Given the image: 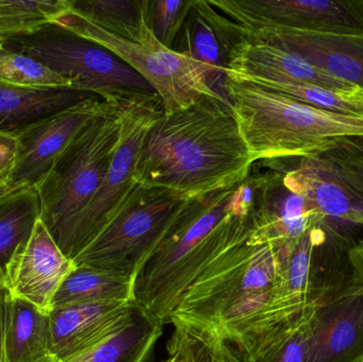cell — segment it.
<instances>
[{
  "label": "cell",
  "instance_id": "cell-1",
  "mask_svg": "<svg viewBox=\"0 0 363 362\" xmlns=\"http://www.w3.org/2000/svg\"><path fill=\"white\" fill-rule=\"evenodd\" d=\"M253 164L230 103L203 97L155 121L135 178L143 188L194 200L240 184Z\"/></svg>",
  "mask_w": 363,
  "mask_h": 362
},
{
  "label": "cell",
  "instance_id": "cell-2",
  "mask_svg": "<svg viewBox=\"0 0 363 362\" xmlns=\"http://www.w3.org/2000/svg\"><path fill=\"white\" fill-rule=\"evenodd\" d=\"M237 186L187 200L136 274L134 303L161 327L172 324L184 293L209 264L247 242L251 216L233 205Z\"/></svg>",
  "mask_w": 363,
  "mask_h": 362
},
{
  "label": "cell",
  "instance_id": "cell-3",
  "mask_svg": "<svg viewBox=\"0 0 363 362\" xmlns=\"http://www.w3.org/2000/svg\"><path fill=\"white\" fill-rule=\"evenodd\" d=\"M224 97L252 161L311 157L363 135V117L320 110L224 74Z\"/></svg>",
  "mask_w": 363,
  "mask_h": 362
},
{
  "label": "cell",
  "instance_id": "cell-4",
  "mask_svg": "<svg viewBox=\"0 0 363 362\" xmlns=\"http://www.w3.org/2000/svg\"><path fill=\"white\" fill-rule=\"evenodd\" d=\"M279 276L277 244L242 242L201 272L184 293L172 324L185 323L225 337L267 310Z\"/></svg>",
  "mask_w": 363,
  "mask_h": 362
},
{
  "label": "cell",
  "instance_id": "cell-5",
  "mask_svg": "<svg viewBox=\"0 0 363 362\" xmlns=\"http://www.w3.org/2000/svg\"><path fill=\"white\" fill-rule=\"evenodd\" d=\"M121 127L119 106H111L72 140L36 187L40 219L60 250L108 174Z\"/></svg>",
  "mask_w": 363,
  "mask_h": 362
},
{
  "label": "cell",
  "instance_id": "cell-6",
  "mask_svg": "<svg viewBox=\"0 0 363 362\" xmlns=\"http://www.w3.org/2000/svg\"><path fill=\"white\" fill-rule=\"evenodd\" d=\"M2 42L72 81L77 91L93 94L112 106L159 97L140 74L114 53L57 23Z\"/></svg>",
  "mask_w": 363,
  "mask_h": 362
},
{
  "label": "cell",
  "instance_id": "cell-7",
  "mask_svg": "<svg viewBox=\"0 0 363 362\" xmlns=\"http://www.w3.org/2000/svg\"><path fill=\"white\" fill-rule=\"evenodd\" d=\"M53 23L104 47L131 66L155 89L165 115L185 110L203 97L226 100L211 87L213 74L206 66L164 46L151 29L140 42H131L108 33L72 9Z\"/></svg>",
  "mask_w": 363,
  "mask_h": 362
},
{
  "label": "cell",
  "instance_id": "cell-8",
  "mask_svg": "<svg viewBox=\"0 0 363 362\" xmlns=\"http://www.w3.org/2000/svg\"><path fill=\"white\" fill-rule=\"evenodd\" d=\"M187 200L138 186L101 233L72 261L134 281Z\"/></svg>",
  "mask_w": 363,
  "mask_h": 362
},
{
  "label": "cell",
  "instance_id": "cell-9",
  "mask_svg": "<svg viewBox=\"0 0 363 362\" xmlns=\"http://www.w3.org/2000/svg\"><path fill=\"white\" fill-rule=\"evenodd\" d=\"M119 111L121 135L108 174L61 248L72 261L101 233L140 186L135 171L140 150L147 134L164 114L160 97L127 100L119 104Z\"/></svg>",
  "mask_w": 363,
  "mask_h": 362
},
{
  "label": "cell",
  "instance_id": "cell-10",
  "mask_svg": "<svg viewBox=\"0 0 363 362\" xmlns=\"http://www.w3.org/2000/svg\"><path fill=\"white\" fill-rule=\"evenodd\" d=\"M202 15L218 40L268 43L363 93V35L313 33L270 25H239L206 6Z\"/></svg>",
  "mask_w": 363,
  "mask_h": 362
},
{
  "label": "cell",
  "instance_id": "cell-11",
  "mask_svg": "<svg viewBox=\"0 0 363 362\" xmlns=\"http://www.w3.org/2000/svg\"><path fill=\"white\" fill-rule=\"evenodd\" d=\"M208 4L239 25L363 35V0H208Z\"/></svg>",
  "mask_w": 363,
  "mask_h": 362
},
{
  "label": "cell",
  "instance_id": "cell-12",
  "mask_svg": "<svg viewBox=\"0 0 363 362\" xmlns=\"http://www.w3.org/2000/svg\"><path fill=\"white\" fill-rule=\"evenodd\" d=\"M111 106L94 96L17 131L16 159L10 185L36 188L72 140Z\"/></svg>",
  "mask_w": 363,
  "mask_h": 362
},
{
  "label": "cell",
  "instance_id": "cell-13",
  "mask_svg": "<svg viewBox=\"0 0 363 362\" xmlns=\"http://www.w3.org/2000/svg\"><path fill=\"white\" fill-rule=\"evenodd\" d=\"M306 362H363V280L359 276L313 310Z\"/></svg>",
  "mask_w": 363,
  "mask_h": 362
},
{
  "label": "cell",
  "instance_id": "cell-14",
  "mask_svg": "<svg viewBox=\"0 0 363 362\" xmlns=\"http://www.w3.org/2000/svg\"><path fill=\"white\" fill-rule=\"evenodd\" d=\"M74 268L38 219L9 264L4 288L10 297L49 314L55 293Z\"/></svg>",
  "mask_w": 363,
  "mask_h": 362
},
{
  "label": "cell",
  "instance_id": "cell-15",
  "mask_svg": "<svg viewBox=\"0 0 363 362\" xmlns=\"http://www.w3.org/2000/svg\"><path fill=\"white\" fill-rule=\"evenodd\" d=\"M323 220L303 196L285 184L283 174H267L257 176L247 242L253 246L287 244Z\"/></svg>",
  "mask_w": 363,
  "mask_h": 362
},
{
  "label": "cell",
  "instance_id": "cell-16",
  "mask_svg": "<svg viewBox=\"0 0 363 362\" xmlns=\"http://www.w3.org/2000/svg\"><path fill=\"white\" fill-rule=\"evenodd\" d=\"M284 182L303 196L326 220L363 227V195L323 154L296 157Z\"/></svg>",
  "mask_w": 363,
  "mask_h": 362
},
{
  "label": "cell",
  "instance_id": "cell-17",
  "mask_svg": "<svg viewBox=\"0 0 363 362\" xmlns=\"http://www.w3.org/2000/svg\"><path fill=\"white\" fill-rule=\"evenodd\" d=\"M219 44L225 70L239 76L294 81L341 95L358 91L351 85L307 63L302 57L274 45L230 38L219 40Z\"/></svg>",
  "mask_w": 363,
  "mask_h": 362
},
{
  "label": "cell",
  "instance_id": "cell-18",
  "mask_svg": "<svg viewBox=\"0 0 363 362\" xmlns=\"http://www.w3.org/2000/svg\"><path fill=\"white\" fill-rule=\"evenodd\" d=\"M133 304L134 301L83 304L51 310L49 321L53 357L67 362L91 350L118 327Z\"/></svg>",
  "mask_w": 363,
  "mask_h": 362
},
{
  "label": "cell",
  "instance_id": "cell-19",
  "mask_svg": "<svg viewBox=\"0 0 363 362\" xmlns=\"http://www.w3.org/2000/svg\"><path fill=\"white\" fill-rule=\"evenodd\" d=\"M4 349L6 362H48L51 350L49 314L23 300L6 298Z\"/></svg>",
  "mask_w": 363,
  "mask_h": 362
},
{
  "label": "cell",
  "instance_id": "cell-20",
  "mask_svg": "<svg viewBox=\"0 0 363 362\" xmlns=\"http://www.w3.org/2000/svg\"><path fill=\"white\" fill-rule=\"evenodd\" d=\"M162 334L163 327L134 303L108 337L67 362H146Z\"/></svg>",
  "mask_w": 363,
  "mask_h": 362
},
{
  "label": "cell",
  "instance_id": "cell-21",
  "mask_svg": "<svg viewBox=\"0 0 363 362\" xmlns=\"http://www.w3.org/2000/svg\"><path fill=\"white\" fill-rule=\"evenodd\" d=\"M76 89H21L0 86V131L19 130L94 97Z\"/></svg>",
  "mask_w": 363,
  "mask_h": 362
},
{
  "label": "cell",
  "instance_id": "cell-22",
  "mask_svg": "<svg viewBox=\"0 0 363 362\" xmlns=\"http://www.w3.org/2000/svg\"><path fill=\"white\" fill-rule=\"evenodd\" d=\"M133 301V280L94 268L74 266L53 298L51 310L83 304Z\"/></svg>",
  "mask_w": 363,
  "mask_h": 362
},
{
  "label": "cell",
  "instance_id": "cell-23",
  "mask_svg": "<svg viewBox=\"0 0 363 362\" xmlns=\"http://www.w3.org/2000/svg\"><path fill=\"white\" fill-rule=\"evenodd\" d=\"M40 217V197L33 187H18L0 199V288L13 255L30 237Z\"/></svg>",
  "mask_w": 363,
  "mask_h": 362
},
{
  "label": "cell",
  "instance_id": "cell-24",
  "mask_svg": "<svg viewBox=\"0 0 363 362\" xmlns=\"http://www.w3.org/2000/svg\"><path fill=\"white\" fill-rule=\"evenodd\" d=\"M72 10L108 33L140 42L150 30L149 0H70Z\"/></svg>",
  "mask_w": 363,
  "mask_h": 362
},
{
  "label": "cell",
  "instance_id": "cell-25",
  "mask_svg": "<svg viewBox=\"0 0 363 362\" xmlns=\"http://www.w3.org/2000/svg\"><path fill=\"white\" fill-rule=\"evenodd\" d=\"M70 9V0H0V40L36 31Z\"/></svg>",
  "mask_w": 363,
  "mask_h": 362
},
{
  "label": "cell",
  "instance_id": "cell-26",
  "mask_svg": "<svg viewBox=\"0 0 363 362\" xmlns=\"http://www.w3.org/2000/svg\"><path fill=\"white\" fill-rule=\"evenodd\" d=\"M0 86L21 89H74V83L0 40ZM77 91V89H76Z\"/></svg>",
  "mask_w": 363,
  "mask_h": 362
},
{
  "label": "cell",
  "instance_id": "cell-27",
  "mask_svg": "<svg viewBox=\"0 0 363 362\" xmlns=\"http://www.w3.org/2000/svg\"><path fill=\"white\" fill-rule=\"evenodd\" d=\"M168 351H174L186 362H245L215 332L185 323L174 322Z\"/></svg>",
  "mask_w": 363,
  "mask_h": 362
},
{
  "label": "cell",
  "instance_id": "cell-28",
  "mask_svg": "<svg viewBox=\"0 0 363 362\" xmlns=\"http://www.w3.org/2000/svg\"><path fill=\"white\" fill-rule=\"evenodd\" d=\"M225 72H228V70H225ZM228 72L232 76L236 77L237 79L253 83L258 86L264 87L269 91H274L279 95L285 96V97L296 100V101L306 104V106H313V108L330 111V112L341 113V114L357 115L353 104L349 100L345 99V96L328 91V89H321L315 85L305 84V83L294 82V81L250 78V77L239 76L232 72Z\"/></svg>",
  "mask_w": 363,
  "mask_h": 362
},
{
  "label": "cell",
  "instance_id": "cell-29",
  "mask_svg": "<svg viewBox=\"0 0 363 362\" xmlns=\"http://www.w3.org/2000/svg\"><path fill=\"white\" fill-rule=\"evenodd\" d=\"M183 29L187 46L183 53L206 66L213 74V82L219 79L223 83L225 63L219 40L211 26L194 10V6Z\"/></svg>",
  "mask_w": 363,
  "mask_h": 362
},
{
  "label": "cell",
  "instance_id": "cell-30",
  "mask_svg": "<svg viewBox=\"0 0 363 362\" xmlns=\"http://www.w3.org/2000/svg\"><path fill=\"white\" fill-rule=\"evenodd\" d=\"M192 6L194 0L149 1V27L161 44L174 50L177 38L191 12Z\"/></svg>",
  "mask_w": 363,
  "mask_h": 362
},
{
  "label": "cell",
  "instance_id": "cell-31",
  "mask_svg": "<svg viewBox=\"0 0 363 362\" xmlns=\"http://www.w3.org/2000/svg\"><path fill=\"white\" fill-rule=\"evenodd\" d=\"M334 162L345 178L363 195V157L345 142H339L335 148L320 153Z\"/></svg>",
  "mask_w": 363,
  "mask_h": 362
},
{
  "label": "cell",
  "instance_id": "cell-32",
  "mask_svg": "<svg viewBox=\"0 0 363 362\" xmlns=\"http://www.w3.org/2000/svg\"><path fill=\"white\" fill-rule=\"evenodd\" d=\"M16 151L17 140L15 133L0 131V187L10 184Z\"/></svg>",
  "mask_w": 363,
  "mask_h": 362
},
{
  "label": "cell",
  "instance_id": "cell-33",
  "mask_svg": "<svg viewBox=\"0 0 363 362\" xmlns=\"http://www.w3.org/2000/svg\"><path fill=\"white\" fill-rule=\"evenodd\" d=\"M6 298H8V291L4 287H1L0 288V362H6V349H4Z\"/></svg>",
  "mask_w": 363,
  "mask_h": 362
},
{
  "label": "cell",
  "instance_id": "cell-34",
  "mask_svg": "<svg viewBox=\"0 0 363 362\" xmlns=\"http://www.w3.org/2000/svg\"><path fill=\"white\" fill-rule=\"evenodd\" d=\"M350 257L356 273L363 280V240H359L352 247Z\"/></svg>",
  "mask_w": 363,
  "mask_h": 362
},
{
  "label": "cell",
  "instance_id": "cell-35",
  "mask_svg": "<svg viewBox=\"0 0 363 362\" xmlns=\"http://www.w3.org/2000/svg\"><path fill=\"white\" fill-rule=\"evenodd\" d=\"M345 99L349 100L354 108H355L356 114L363 117V93L356 91V93L351 94V95H343Z\"/></svg>",
  "mask_w": 363,
  "mask_h": 362
},
{
  "label": "cell",
  "instance_id": "cell-36",
  "mask_svg": "<svg viewBox=\"0 0 363 362\" xmlns=\"http://www.w3.org/2000/svg\"><path fill=\"white\" fill-rule=\"evenodd\" d=\"M340 142L353 149L354 151L363 157V135L352 136V137L343 138Z\"/></svg>",
  "mask_w": 363,
  "mask_h": 362
},
{
  "label": "cell",
  "instance_id": "cell-37",
  "mask_svg": "<svg viewBox=\"0 0 363 362\" xmlns=\"http://www.w3.org/2000/svg\"><path fill=\"white\" fill-rule=\"evenodd\" d=\"M168 353H169V357L164 362H186L185 359H184L178 352L168 351Z\"/></svg>",
  "mask_w": 363,
  "mask_h": 362
},
{
  "label": "cell",
  "instance_id": "cell-38",
  "mask_svg": "<svg viewBox=\"0 0 363 362\" xmlns=\"http://www.w3.org/2000/svg\"><path fill=\"white\" fill-rule=\"evenodd\" d=\"M15 188H18V187L12 186V185L8 184L6 186L0 187V199L4 196L8 195L11 191H14Z\"/></svg>",
  "mask_w": 363,
  "mask_h": 362
},
{
  "label": "cell",
  "instance_id": "cell-39",
  "mask_svg": "<svg viewBox=\"0 0 363 362\" xmlns=\"http://www.w3.org/2000/svg\"><path fill=\"white\" fill-rule=\"evenodd\" d=\"M48 362H61V361H57V359H52V361H50Z\"/></svg>",
  "mask_w": 363,
  "mask_h": 362
}]
</instances>
